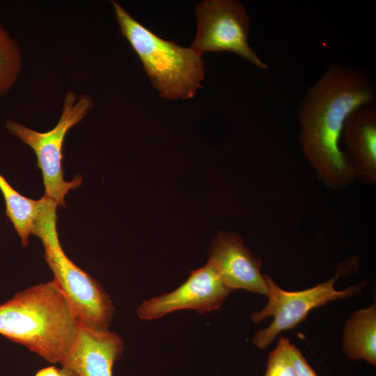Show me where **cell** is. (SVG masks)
<instances>
[{
  "label": "cell",
  "instance_id": "cell-1",
  "mask_svg": "<svg viewBox=\"0 0 376 376\" xmlns=\"http://www.w3.org/2000/svg\"><path fill=\"white\" fill-rule=\"evenodd\" d=\"M375 94L372 82L361 71L334 63L301 103L299 142L306 160L329 189H344L357 179L349 157L340 148V139L349 114L371 104Z\"/></svg>",
  "mask_w": 376,
  "mask_h": 376
},
{
  "label": "cell",
  "instance_id": "cell-2",
  "mask_svg": "<svg viewBox=\"0 0 376 376\" xmlns=\"http://www.w3.org/2000/svg\"><path fill=\"white\" fill-rule=\"evenodd\" d=\"M78 329L73 310L54 279L0 304V334L50 363L65 361Z\"/></svg>",
  "mask_w": 376,
  "mask_h": 376
},
{
  "label": "cell",
  "instance_id": "cell-3",
  "mask_svg": "<svg viewBox=\"0 0 376 376\" xmlns=\"http://www.w3.org/2000/svg\"><path fill=\"white\" fill-rule=\"evenodd\" d=\"M112 4L121 33L161 97L169 100L194 97L204 77L201 56L190 47H182L161 38L134 19L120 3L112 1Z\"/></svg>",
  "mask_w": 376,
  "mask_h": 376
},
{
  "label": "cell",
  "instance_id": "cell-4",
  "mask_svg": "<svg viewBox=\"0 0 376 376\" xmlns=\"http://www.w3.org/2000/svg\"><path fill=\"white\" fill-rule=\"evenodd\" d=\"M57 203L44 195L32 234L45 248L44 257L79 322L94 328L109 329L115 308L109 294L64 253L56 230Z\"/></svg>",
  "mask_w": 376,
  "mask_h": 376
},
{
  "label": "cell",
  "instance_id": "cell-5",
  "mask_svg": "<svg viewBox=\"0 0 376 376\" xmlns=\"http://www.w3.org/2000/svg\"><path fill=\"white\" fill-rule=\"evenodd\" d=\"M93 99L84 93L77 95L68 91L63 98L62 112L54 128L39 132L8 119L6 122L7 130L31 147L37 157V166L41 170L45 185V196L54 200L58 205L65 207V196L70 189L82 183L80 175L70 182L64 180L61 161L62 148L68 132L81 122L94 107Z\"/></svg>",
  "mask_w": 376,
  "mask_h": 376
},
{
  "label": "cell",
  "instance_id": "cell-6",
  "mask_svg": "<svg viewBox=\"0 0 376 376\" xmlns=\"http://www.w3.org/2000/svg\"><path fill=\"white\" fill-rule=\"evenodd\" d=\"M197 33L190 46L199 55L205 52L235 53L262 70L268 68L248 43L250 19L234 0H208L195 6Z\"/></svg>",
  "mask_w": 376,
  "mask_h": 376
},
{
  "label": "cell",
  "instance_id": "cell-7",
  "mask_svg": "<svg viewBox=\"0 0 376 376\" xmlns=\"http://www.w3.org/2000/svg\"><path fill=\"white\" fill-rule=\"evenodd\" d=\"M338 276L339 274H336L330 280L310 289L288 292L282 290L271 277L265 275L268 303L263 310L254 312L251 320L254 323H259L265 318L273 316L274 320L268 327L255 334L253 344L260 349L265 348L280 332L291 329L304 321L313 308L330 301L350 297L360 289L361 284L341 291L335 290L334 285Z\"/></svg>",
  "mask_w": 376,
  "mask_h": 376
},
{
  "label": "cell",
  "instance_id": "cell-8",
  "mask_svg": "<svg viewBox=\"0 0 376 376\" xmlns=\"http://www.w3.org/2000/svg\"><path fill=\"white\" fill-rule=\"evenodd\" d=\"M230 290L207 262L191 272L190 276L173 291L143 301L136 310L139 318L152 320L182 309L204 313L218 309Z\"/></svg>",
  "mask_w": 376,
  "mask_h": 376
},
{
  "label": "cell",
  "instance_id": "cell-9",
  "mask_svg": "<svg viewBox=\"0 0 376 376\" xmlns=\"http://www.w3.org/2000/svg\"><path fill=\"white\" fill-rule=\"evenodd\" d=\"M230 290L242 289L267 295V285L261 274L262 262L234 233L219 234L213 244L208 261Z\"/></svg>",
  "mask_w": 376,
  "mask_h": 376
},
{
  "label": "cell",
  "instance_id": "cell-10",
  "mask_svg": "<svg viewBox=\"0 0 376 376\" xmlns=\"http://www.w3.org/2000/svg\"><path fill=\"white\" fill-rule=\"evenodd\" d=\"M123 349L124 342L117 334L79 322L75 343L61 366L78 376H113V367Z\"/></svg>",
  "mask_w": 376,
  "mask_h": 376
},
{
  "label": "cell",
  "instance_id": "cell-11",
  "mask_svg": "<svg viewBox=\"0 0 376 376\" xmlns=\"http://www.w3.org/2000/svg\"><path fill=\"white\" fill-rule=\"evenodd\" d=\"M341 137L351 156L357 178L376 182V108L372 104L357 108L347 117Z\"/></svg>",
  "mask_w": 376,
  "mask_h": 376
},
{
  "label": "cell",
  "instance_id": "cell-12",
  "mask_svg": "<svg viewBox=\"0 0 376 376\" xmlns=\"http://www.w3.org/2000/svg\"><path fill=\"white\" fill-rule=\"evenodd\" d=\"M344 350L352 359H363L376 364L375 304L355 311L347 320L344 331Z\"/></svg>",
  "mask_w": 376,
  "mask_h": 376
},
{
  "label": "cell",
  "instance_id": "cell-13",
  "mask_svg": "<svg viewBox=\"0 0 376 376\" xmlns=\"http://www.w3.org/2000/svg\"><path fill=\"white\" fill-rule=\"evenodd\" d=\"M0 190L6 202V214L19 236L22 246H26L40 211L42 198L36 201L21 195L1 174Z\"/></svg>",
  "mask_w": 376,
  "mask_h": 376
},
{
  "label": "cell",
  "instance_id": "cell-14",
  "mask_svg": "<svg viewBox=\"0 0 376 376\" xmlns=\"http://www.w3.org/2000/svg\"><path fill=\"white\" fill-rule=\"evenodd\" d=\"M22 65L18 42L0 23V98L17 81Z\"/></svg>",
  "mask_w": 376,
  "mask_h": 376
},
{
  "label": "cell",
  "instance_id": "cell-15",
  "mask_svg": "<svg viewBox=\"0 0 376 376\" xmlns=\"http://www.w3.org/2000/svg\"><path fill=\"white\" fill-rule=\"evenodd\" d=\"M289 340L281 336L276 347L269 354L265 376H297L288 352Z\"/></svg>",
  "mask_w": 376,
  "mask_h": 376
},
{
  "label": "cell",
  "instance_id": "cell-16",
  "mask_svg": "<svg viewBox=\"0 0 376 376\" xmlns=\"http://www.w3.org/2000/svg\"><path fill=\"white\" fill-rule=\"evenodd\" d=\"M288 352L297 376H318L300 351L290 343Z\"/></svg>",
  "mask_w": 376,
  "mask_h": 376
},
{
  "label": "cell",
  "instance_id": "cell-17",
  "mask_svg": "<svg viewBox=\"0 0 376 376\" xmlns=\"http://www.w3.org/2000/svg\"><path fill=\"white\" fill-rule=\"evenodd\" d=\"M35 376H62L61 368L55 366H49L38 371Z\"/></svg>",
  "mask_w": 376,
  "mask_h": 376
},
{
  "label": "cell",
  "instance_id": "cell-18",
  "mask_svg": "<svg viewBox=\"0 0 376 376\" xmlns=\"http://www.w3.org/2000/svg\"><path fill=\"white\" fill-rule=\"evenodd\" d=\"M61 372L62 376H78L72 369L68 367L61 366Z\"/></svg>",
  "mask_w": 376,
  "mask_h": 376
}]
</instances>
